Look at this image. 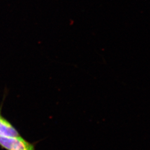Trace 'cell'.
<instances>
[{
    "label": "cell",
    "instance_id": "cell-1",
    "mask_svg": "<svg viewBox=\"0 0 150 150\" xmlns=\"http://www.w3.org/2000/svg\"><path fill=\"white\" fill-rule=\"evenodd\" d=\"M0 146L7 150H36L33 144L21 136L11 137L0 136Z\"/></svg>",
    "mask_w": 150,
    "mask_h": 150
},
{
    "label": "cell",
    "instance_id": "cell-2",
    "mask_svg": "<svg viewBox=\"0 0 150 150\" xmlns=\"http://www.w3.org/2000/svg\"><path fill=\"white\" fill-rule=\"evenodd\" d=\"M20 134L10 122L0 115V136L18 137Z\"/></svg>",
    "mask_w": 150,
    "mask_h": 150
}]
</instances>
